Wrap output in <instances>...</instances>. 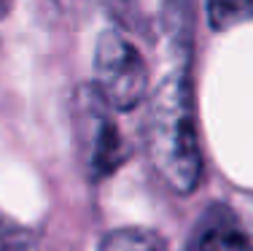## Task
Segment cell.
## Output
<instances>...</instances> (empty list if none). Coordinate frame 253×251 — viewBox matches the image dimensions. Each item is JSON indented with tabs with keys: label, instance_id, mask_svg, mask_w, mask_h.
I'll list each match as a JSON object with an SVG mask.
<instances>
[{
	"label": "cell",
	"instance_id": "3",
	"mask_svg": "<svg viewBox=\"0 0 253 251\" xmlns=\"http://www.w3.org/2000/svg\"><path fill=\"white\" fill-rule=\"evenodd\" d=\"M92 98L84 103V162H86V170L92 173V178H102L119 167V162L124 159L126 149L124 141L119 135L116 124L111 122L105 111H111L105 103L97 98V95L89 89Z\"/></svg>",
	"mask_w": 253,
	"mask_h": 251
},
{
	"label": "cell",
	"instance_id": "7",
	"mask_svg": "<svg viewBox=\"0 0 253 251\" xmlns=\"http://www.w3.org/2000/svg\"><path fill=\"white\" fill-rule=\"evenodd\" d=\"M0 251H43V246L25 227L0 222Z\"/></svg>",
	"mask_w": 253,
	"mask_h": 251
},
{
	"label": "cell",
	"instance_id": "6",
	"mask_svg": "<svg viewBox=\"0 0 253 251\" xmlns=\"http://www.w3.org/2000/svg\"><path fill=\"white\" fill-rule=\"evenodd\" d=\"M208 22L218 33L253 22V0H208Z\"/></svg>",
	"mask_w": 253,
	"mask_h": 251
},
{
	"label": "cell",
	"instance_id": "2",
	"mask_svg": "<svg viewBox=\"0 0 253 251\" xmlns=\"http://www.w3.org/2000/svg\"><path fill=\"white\" fill-rule=\"evenodd\" d=\"M92 92L111 111H132L148 98V65L119 30L100 33L92 59Z\"/></svg>",
	"mask_w": 253,
	"mask_h": 251
},
{
	"label": "cell",
	"instance_id": "1",
	"mask_svg": "<svg viewBox=\"0 0 253 251\" xmlns=\"http://www.w3.org/2000/svg\"><path fill=\"white\" fill-rule=\"evenodd\" d=\"M148 159L159 178L178 195H189L202 178V146L197 133L189 70L180 62L167 70L148 100Z\"/></svg>",
	"mask_w": 253,
	"mask_h": 251
},
{
	"label": "cell",
	"instance_id": "5",
	"mask_svg": "<svg viewBox=\"0 0 253 251\" xmlns=\"http://www.w3.org/2000/svg\"><path fill=\"white\" fill-rule=\"evenodd\" d=\"M97 251H167L165 241L151 230H137V227H122L102 238Z\"/></svg>",
	"mask_w": 253,
	"mask_h": 251
},
{
	"label": "cell",
	"instance_id": "4",
	"mask_svg": "<svg viewBox=\"0 0 253 251\" xmlns=\"http://www.w3.org/2000/svg\"><path fill=\"white\" fill-rule=\"evenodd\" d=\"M191 251H253V241L226 216H210L197 230Z\"/></svg>",
	"mask_w": 253,
	"mask_h": 251
}]
</instances>
